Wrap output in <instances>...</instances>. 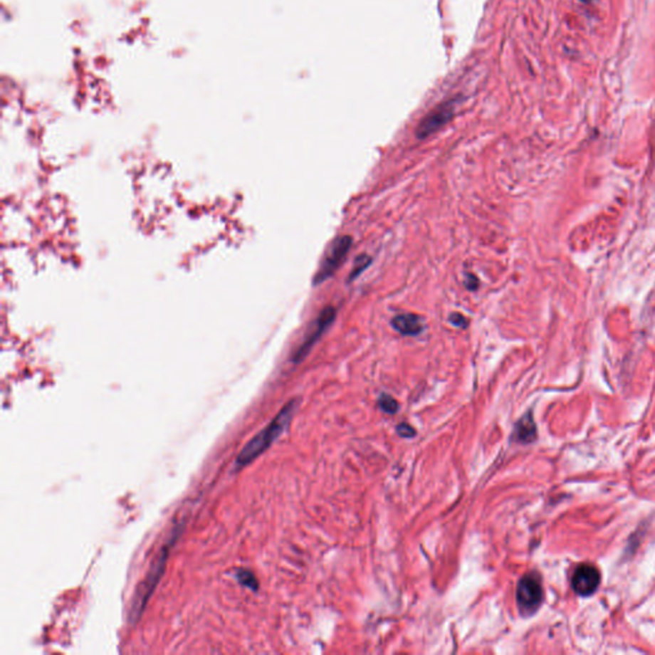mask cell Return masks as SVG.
<instances>
[{"label":"cell","instance_id":"cell-16","mask_svg":"<svg viewBox=\"0 0 655 655\" xmlns=\"http://www.w3.org/2000/svg\"><path fill=\"white\" fill-rule=\"evenodd\" d=\"M581 1H584V3H592V0H581Z\"/></svg>","mask_w":655,"mask_h":655},{"label":"cell","instance_id":"cell-3","mask_svg":"<svg viewBox=\"0 0 655 655\" xmlns=\"http://www.w3.org/2000/svg\"><path fill=\"white\" fill-rule=\"evenodd\" d=\"M172 544H173V542H170V544H167L165 547H163L162 555H159L158 562L152 566V571L147 575L145 581L142 582V585L140 586L139 590L136 592V597H135V600H133L132 603V609L130 612V617L133 621L136 618H139L142 611L145 609L146 603H147L149 598L152 597V590L155 589L159 580L162 577L164 566H165L168 552H169Z\"/></svg>","mask_w":655,"mask_h":655},{"label":"cell","instance_id":"cell-4","mask_svg":"<svg viewBox=\"0 0 655 655\" xmlns=\"http://www.w3.org/2000/svg\"><path fill=\"white\" fill-rule=\"evenodd\" d=\"M543 602V586L536 573H528L517 585V604L523 614H533Z\"/></svg>","mask_w":655,"mask_h":655},{"label":"cell","instance_id":"cell-11","mask_svg":"<svg viewBox=\"0 0 655 655\" xmlns=\"http://www.w3.org/2000/svg\"><path fill=\"white\" fill-rule=\"evenodd\" d=\"M237 579L240 581L242 585L251 589V590H258V580L253 576V573L251 571H247V570H240L237 572Z\"/></svg>","mask_w":655,"mask_h":655},{"label":"cell","instance_id":"cell-7","mask_svg":"<svg viewBox=\"0 0 655 655\" xmlns=\"http://www.w3.org/2000/svg\"><path fill=\"white\" fill-rule=\"evenodd\" d=\"M600 584V572L592 565H581L575 570L572 577V587L579 595H592Z\"/></svg>","mask_w":655,"mask_h":655},{"label":"cell","instance_id":"cell-6","mask_svg":"<svg viewBox=\"0 0 655 655\" xmlns=\"http://www.w3.org/2000/svg\"><path fill=\"white\" fill-rule=\"evenodd\" d=\"M454 113V104L451 101L435 108L434 110L430 112L417 127V131H416L417 137L420 140L426 139L430 135L436 132L439 128L447 123L448 120L452 118Z\"/></svg>","mask_w":655,"mask_h":655},{"label":"cell","instance_id":"cell-5","mask_svg":"<svg viewBox=\"0 0 655 655\" xmlns=\"http://www.w3.org/2000/svg\"><path fill=\"white\" fill-rule=\"evenodd\" d=\"M335 316H337V310L333 306H327L325 309L322 310L320 315L318 316V319H316V322L314 323V325L311 328V330H309V333H308L306 338L301 343V346L298 347V350L293 355L292 361L295 364H300L309 355L310 351L313 350V347L315 346L316 342L322 338L323 334L327 332L328 328L333 324L334 320H335Z\"/></svg>","mask_w":655,"mask_h":655},{"label":"cell","instance_id":"cell-15","mask_svg":"<svg viewBox=\"0 0 655 655\" xmlns=\"http://www.w3.org/2000/svg\"><path fill=\"white\" fill-rule=\"evenodd\" d=\"M465 284H466L467 290H478L479 288V279L473 274H467Z\"/></svg>","mask_w":655,"mask_h":655},{"label":"cell","instance_id":"cell-10","mask_svg":"<svg viewBox=\"0 0 655 655\" xmlns=\"http://www.w3.org/2000/svg\"><path fill=\"white\" fill-rule=\"evenodd\" d=\"M372 258L369 255H366V253H362V255L357 256L355 260V266H353L351 274L348 277V282H353L356 278L361 276L372 265Z\"/></svg>","mask_w":655,"mask_h":655},{"label":"cell","instance_id":"cell-12","mask_svg":"<svg viewBox=\"0 0 655 655\" xmlns=\"http://www.w3.org/2000/svg\"><path fill=\"white\" fill-rule=\"evenodd\" d=\"M379 406L387 414H394L397 412L398 404L394 398L388 396V394H382L379 398Z\"/></svg>","mask_w":655,"mask_h":655},{"label":"cell","instance_id":"cell-2","mask_svg":"<svg viewBox=\"0 0 655 655\" xmlns=\"http://www.w3.org/2000/svg\"><path fill=\"white\" fill-rule=\"evenodd\" d=\"M353 240L351 236H340L333 241L330 248L328 250L325 258L323 260L320 268L316 271L314 277V284H322L333 276L337 269L340 268L345 258L348 255L350 248L352 247Z\"/></svg>","mask_w":655,"mask_h":655},{"label":"cell","instance_id":"cell-9","mask_svg":"<svg viewBox=\"0 0 655 655\" xmlns=\"http://www.w3.org/2000/svg\"><path fill=\"white\" fill-rule=\"evenodd\" d=\"M536 436L535 422L533 420L531 415H526L523 417L515 429L513 438L520 443H530L534 441Z\"/></svg>","mask_w":655,"mask_h":655},{"label":"cell","instance_id":"cell-13","mask_svg":"<svg viewBox=\"0 0 655 655\" xmlns=\"http://www.w3.org/2000/svg\"><path fill=\"white\" fill-rule=\"evenodd\" d=\"M449 323L457 328H465L467 325L466 316L462 315L460 313H454L449 315Z\"/></svg>","mask_w":655,"mask_h":655},{"label":"cell","instance_id":"cell-1","mask_svg":"<svg viewBox=\"0 0 655 655\" xmlns=\"http://www.w3.org/2000/svg\"><path fill=\"white\" fill-rule=\"evenodd\" d=\"M296 407V399H292L290 402L285 404L283 409H281V412L274 417V420L266 428L263 429L258 435H255L245 447L242 448L239 457L236 459L237 466H246L251 463L252 461L256 460L258 456L264 454L265 451L271 447L281 435L283 434L285 429L288 428Z\"/></svg>","mask_w":655,"mask_h":655},{"label":"cell","instance_id":"cell-8","mask_svg":"<svg viewBox=\"0 0 655 655\" xmlns=\"http://www.w3.org/2000/svg\"><path fill=\"white\" fill-rule=\"evenodd\" d=\"M392 327L406 337H415L424 330L421 319L415 314H402L392 319Z\"/></svg>","mask_w":655,"mask_h":655},{"label":"cell","instance_id":"cell-14","mask_svg":"<svg viewBox=\"0 0 655 655\" xmlns=\"http://www.w3.org/2000/svg\"><path fill=\"white\" fill-rule=\"evenodd\" d=\"M398 434L404 438H411L415 435V430L414 428H411L409 424H399L397 426Z\"/></svg>","mask_w":655,"mask_h":655}]
</instances>
